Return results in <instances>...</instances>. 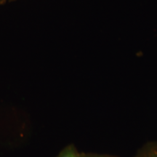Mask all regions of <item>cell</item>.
<instances>
[{"label":"cell","mask_w":157,"mask_h":157,"mask_svg":"<svg viewBox=\"0 0 157 157\" xmlns=\"http://www.w3.org/2000/svg\"><path fill=\"white\" fill-rule=\"evenodd\" d=\"M135 157H157V141L146 143L138 151Z\"/></svg>","instance_id":"cell-1"},{"label":"cell","mask_w":157,"mask_h":157,"mask_svg":"<svg viewBox=\"0 0 157 157\" xmlns=\"http://www.w3.org/2000/svg\"><path fill=\"white\" fill-rule=\"evenodd\" d=\"M56 157H84V153L79 152L75 146L70 144L62 149Z\"/></svg>","instance_id":"cell-2"},{"label":"cell","mask_w":157,"mask_h":157,"mask_svg":"<svg viewBox=\"0 0 157 157\" xmlns=\"http://www.w3.org/2000/svg\"><path fill=\"white\" fill-rule=\"evenodd\" d=\"M84 157H119L109 154H93V153H84Z\"/></svg>","instance_id":"cell-3"},{"label":"cell","mask_w":157,"mask_h":157,"mask_svg":"<svg viewBox=\"0 0 157 157\" xmlns=\"http://www.w3.org/2000/svg\"><path fill=\"white\" fill-rule=\"evenodd\" d=\"M7 1H8V0H0V5H4V4L6 3Z\"/></svg>","instance_id":"cell-4"},{"label":"cell","mask_w":157,"mask_h":157,"mask_svg":"<svg viewBox=\"0 0 157 157\" xmlns=\"http://www.w3.org/2000/svg\"><path fill=\"white\" fill-rule=\"evenodd\" d=\"M9 2H13V1H15V0H8Z\"/></svg>","instance_id":"cell-5"}]
</instances>
